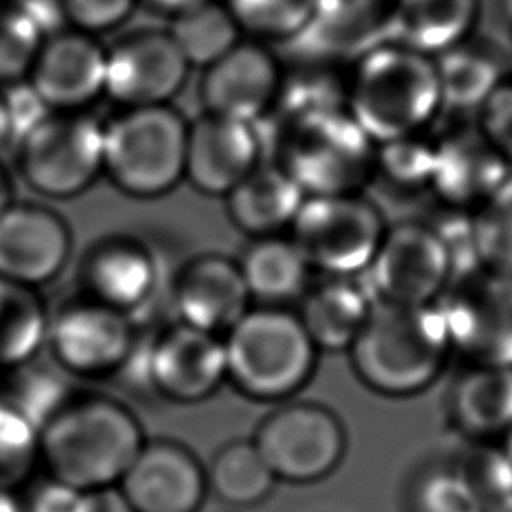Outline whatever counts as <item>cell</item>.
<instances>
[{
	"label": "cell",
	"mask_w": 512,
	"mask_h": 512,
	"mask_svg": "<svg viewBox=\"0 0 512 512\" xmlns=\"http://www.w3.org/2000/svg\"><path fill=\"white\" fill-rule=\"evenodd\" d=\"M186 136L172 104L122 108L104 124V176L126 196L160 198L184 180Z\"/></svg>",
	"instance_id": "cell-6"
},
{
	"label": "cell",
	"mask_w": 512,
	"mask_h": 512,
	"mask_svg": "<svg viewBox=\"0 0 512 512\" xmlns=\"http://www.w3.org/2000/svg\"><path fill=\"white\" fill-rule=\"evenodd\" d=\"M132 366L160 398L176 404L208 400L226 382L222 336L174 322L144 338L138 332Z\"/></svg>",
	"instance_id": "cell-12"
},
{
	"label": "cell",
	"mask_w": 512,
	"mask_h": 512,
	"mask_svg": "<svg viewBox=\"0 0 512 512\" xmlns=\"http://www.w3.org/2000/svg\"><path fill=\"white\" fill-rule=\"evenodd\" d=\"M244 38L292 42L312 22L316 0H222Z\"/></svg>",
	"instance_id": "cell-33"
},
{
	"label": "cell",
	"mask_w": 512,
	"mask_h": 512,
	"mask_svg": "<svg viewBox=\"0 0 512 512\" xmlns=\"http://www.w3.org/2000/svg\"><path fill=\"white\" fill-rule=\"evenodd\" d=\"M410 512H486V506L452 462L432 466L414 480Z\"/></svg>",
	"instance_id": "cell-39"
},
{
	"label": "cell",
	"mask_w": 512,
	"mask_h": 512,
	"mask_svg": "<svg viewBox=\"0 0 512 512\" xmlns=\"http://www.w3.org/2000/svg\"><path fill=\"white\" fill-rule=\"evenodd\" d=\"M512 172L476 122L460 120L436 132L428 192L440 206L474 212Z\"/></svg>",
	"instance_id": "cell-17"
},
{
	"label": "cell",
	"mask_w": 512,
	"mask_h": 512,
	"mask_svg": "<svg viewBox=\"0 0 512 512\" xmlns=\"http://www.w3.org/2000/svg\"><path fill=\"white\" fill-rule=\"evenodd\" d=\"M70 252L72 232L56 210L14 202L0 216V276L38 290L64 270Z\"/></svg>",
	"instance_id": "cell-19"
},
{
	"label": "cell",
	"mask_w": 512,
	"mask_h": 512,
	"mask_svg": "<svg viewBox=\"0 0 512 512\" xmlns=\"http://www.w3.org/2000/svg\"><path fill=\"white\" fill-rule=\"evenodd\" d=\"M0 512H26L24 500L14 490H0Z\"/></svg>",
	"instance_id": "cell-47"
},
{
	"label": "cell",
	"mask_w": 512,
	"mask_h": 512,
	"mask_svg": "<svg viewBox=\"0 0 512 512\" xmlns=\"http://www.w3.org/2000/svg\"><path fill=\"white\" fill-rule=\"evenodd\" d=\"M510 36H512V16H510Z\"/></svg>",
	"instance_id": "cell-51"
},
{
	"label": "cell",
	"mask_w": 512,
	"mask_h": 512,
	"mask_svg": "<svg viewBox=\"0 0 512 512\" xmlns=\"http://www.w3.org/2000/svg\"><path fill=\"white\" fill-rule=\"evenodd\" d=\"M16 146L22 180L44 198H76L104 174V124L86 110H52Z\"/></svg>",
	"instance_id": "cell-7"
},
{
	"label": "cell",
	"mask_w": 512,
	"mask_h": 512,
	"mask_svg": "<svg viewBox=\"0 0 512 512\" xmlns=\"http://www.w3.org/2000/svg\"><path fill=\"white\" fill-rule=\"evenodd\" d=\"M222 342L226 382L256 402H284L302 390L320 352L284 306H250Z\"/></svg>",
	"instance_id": "cell-5"
},
{
	"label": "cell",
	"mask_w": 512,
	"mask_h": 512,
	"mask_svg": "<svg viewBox=\"0 0 512 512\" xmlns=\"http://www.w3.org/2000/svg\"><path fill=\"white\" fill-rule=\"evenodd\" d=\"M142 0H60L68 28L100 36L122 26Z\"/></svg>",
	"instance_id": "cell-40"
},
{
	"label": "cell",
	"mask_w": 512,
	"mask_h": 512,
	"mask_svg": "<svg viewBox=\"0 0 512 512\" xmlns=\"http://www.w3.org/2000/svg\"><path fill=\"white\" fill-rule=\"evenodd\" d=\"M190 70L168 30H134L106 46L104 94L122 108L170 104Z\"/></svg>",
	"instance_id": "cell-14"
},
{
	"label": "cell",
	"mask_w": 512,
	"mask_h": 512,
	"mask_svg": "<svg viewBox=\"0 0 512 512\" xmlns=\"http://www.w3.org/2000/svg\"><path fill=\"white\" fill-rule=\"evenodd\" d=\"M16 202L14 196V184L10 178V172L4 168V164H0V216Z\"/></svg>",
	"instance_id": "cell-46"
},
{
	"label": "cell",
	"mask_w": 512,
	"mask_h": 512,
	"mask_svg": "<svg viewBox=\"0 0 512 512\" xmlns=\"http://www.w3.org/2000/svg\"><path fill=\"white\" fill-rule=\"evenodd\" d=\"M346 352L366 388L388 398H408L438 380L452 346L438 304L374 300Z\"/></svg>",
	"instance_id": "cell-2"
},
{
	"label": "cell",
	"mask_w": 512,
	"mask_h": 512,
	"mask_svg": "<svg viewBox=\"0 0 512 512\" xmlns=\"http://www.w3.org/2000/svg\"><path fill=\"white\" fill-rule=\"evenodd\" d=\"M274 158L306 196L364 192L374 182L376 144L346 108L280 114Z\"/></svg>",
	"instance_id": "cell-4"
},
{
	"label": "cell",
	"mask_w": 512,
	"mask_h": 512,
	"mask_svg": "<svg viewBox=\"0 0 512 512\" xmlns=\"http://www.w3.org/2000/svg\"><path fill=\"white\" fill-rule=\"evenodd\" d=\"M146 436L134 412L110 396H70L38 430L46 476L74 490L114 486Z\"/></svg>",
	"instance_id": "cell-1"
},
{
	"label": "cell",
	"mask_w": 512,
	"mask_h": 512,
	"mask_svg": "<svg viewBox=\"0 0 512 512\" xmlns=\"http://www.w3.org/2000/svg\"><path fill=\"white\" fill-rule=\"evenodd\" d=\"M44 34L12 2L0 0V88L26 80Z\"/></svg>",
	"instance_id": "cell-38"
},
{
	"label": "cell",
	"mask_w": 512,
	"mask_h": 512,
	"mask_svg": "<svg viewBox=\"0 0 512 512\" xmlns=\"http://www.w3.org/2000/svg\"><path fill=\"white\" fill-rule=\"evenodd\" d=\"M26 80L50 110H84L104 94L106 46L66 26L42 40Z\"/></svg>",
	"instance_id": "cell-20"
},
{
	"label": "cell",
	"mask_w": 512,
	"mask_h": 512,
	"mask_svg": "<svg viewBox=\"0 0 512 512\" xmlns=\"http://www.w3.org/2000/svg\"><path fill=\"white\" fill-rule=\"evenodd\" d=\"M452 352L466 362L512 368V274L476 264L438 298Z\"/></svg>",
	"instance_id": "cell-9"
},
{
	"label": "cell",
	"mask_w": 512,
	"mask_h": 512,
	"mask_svg": "<svg viewBox=\"0 0 512 512\" xmlns=\"http://www.w3.org/2000/svg\"><path fill=\"white\" fill-rule=\"evenodd\" d=\"M454 466L486 506V512L512 496V462L500 444L470 440Z\"/></svg>",
	"instance_id": "cell-37"
},
{
	"label": "cell",
	"mask_w": 512,
	"mask_h": 512,
	"mask_svg": "<svg viewBox=\"0 0 512 512\" xmlns=\"http://www.w3.org/2000/svg\"><path fill=\"white\" fill-rule=\"evenodd\" d=\"M498 444H500V448L504 450V454L510 458V462H512V424L508 426V430L498 438Z\"/></svg>",
	"instance_id": "cell-49"
},
{
	"label": "cell",
	"mask_w": 512,
	"mask_h": 512,
	"mask_svg": "<svg viewBox=\"0 0 512 512\" xmlns=\"http://www.w3.org/2000/svg\"><path fill=\"white\" fill-rule=\"evenodd\" d=\"M252 442L276 480L308 484L336 470L346 452V430L320 402L284 400L260 420Z\"/></svg>",
	"instance_id": "cell-10"
},
{
	"label": "cell",
	"mask_w": 512,
	"mask_h": 512,
	"mask_svg": "<svg viewBox=\"0 0 512 512\" xmlns=\"http://www.w3.org/2000/svg\"><path fill=\"white\" fill-rule=\"evenodd\" d=\"M80 490H74L54 478L46 476V482L36 486L24 500L26 512H76L80 502Z\"/></svg>",
	"instance_id": "cell-43"
},
{
	"label": "cell",
	"mask_w": 512,
	"mask_h": 512,
	"mask_svg": "<svg viewBox=\"0 0 512 512\" xmlns=\"http://www.w3.org/2000/svg\"><path fill=\"white\" fill-rule=\"evenodd\" d=\"M62 370L38 364V358L0 372V398L24 414L38 430L70 398Z\"/></svg>",
	"instance_id": "cell-32"
},
{
	"label": "cell",
	"mask_w": 512,
	"mask_h": 512,
	"mask_svg": "<svg viewBox=\"0 0 512 512\" xmlns=\"http://www.w3.org/2000/svg\"><path fill=\"white\" fill-rule=\"evenodd\" d=\"M304 196L282 166L262 160L224 196V206L240 232L260 238L288 230Z\"/></svg>",
	"instance_id": "cell-25"
},
{
	"label": "cell",
	"mask_w": 512,
	"mask_h": 512,
	"mask_svg": "<svg viewBox=\"0 0 512 512\" xmlns=\"http://www.w3.org/2000/svg\"><path fill=\"white\" fill-rule=\"evenodd\" d=\"M374 298L360 276L322 274L300 296L298 318L318 350L342 352L360 334Z\"/></svg>",
	"instance_id": "cell-23"
},
{
	"label": "cell",
	"mask_w": 512,
	"mask_h": 512,
	"mask_svg": "<svg viewBox=\"0 0 512 512\" xmlns=\"http://www.w3.org/2000/svg\"><path fill=\"white\" fill-rule=\"evenodd\" d=\"M434 66L442 112H476L496 84L512 70L504 48L474 34L434 56Z\"/></svg>",
	"instance_id": "cell-27"
},
{
	"label": "cell",
	"mask_w": 512,
	"mask_h": 512,
	"mask_svg": "<svg viewBox=\"0 0 512 512\" xmlns=\"http://www.w3.org/2000/svg\"><path fill=\"white\" fill-rule=\"evenodd\" d=\"M446 410L468 440H498L512 424V368L466 362L448 386Z\"/></svg>",
	"instance_id": "cell-24"
},
{
	"label": "cell",
	"mask_w": 512,
	"mask_h": 512,
	"mask_svg": "<svg viewBox=\"0 0 512 512\" xmlns=\"http://www.w3.org/2000/svg\"><path fill=\"white\" fill-rule=\"evenodd\" d=\"M488 512H512V496L508 498V500H504V502H500L498 506H494V508H490Z\"/></svg>",
	"instance_id": "cell-50"
},
{
	"label": "cell",
	"mask_w": 512,
	"mask_h": 512,
	"mask_svg": "<svg viewBox=\"0 0 512 512\" xmlns=\"http://www.w3.org/2000/svg\"><path fill=\"white\" fill-rule=\"evenodd\" d=\"M76 512H134L118 484L86 490L80 494Z\"/></svg>",
	"instance_id": "cell-44"
},
{
	"label": "cell",
	"mask_w": 512,
	"mask_h": 512,
	"mask_svg": "<svg viewBox=\"0 0 512 512\" xmlns=\"http://www.w3.org/2000/svg\"><path fill=\"white\" fill-rule=\"evenodd\" d=\"M476 124L512 166V70L496 84L474 112Z\"/></svg>",
	"instance_id": "cell-41"
},
{
	"label": "cell",
	"mask_w": 512,
	"mask_h": 512,
	"mask_svg": "<svg viewBox=\"0 0 512 512\" xmlns=\"http://www.w3.org/2000/svg\"><path fill=\"white\" fill-rule=\"evenodd\" d=\"M156 286V256L132 236L102 238L88 248L80 262V294L124 312L132 320L154 298Z\"/></svg>",
	"instance_id": "cell-22"
},
{
	"label": "cell",
	"mask_w": 512,
	"mask_h": 512,
	"mask_svg": "<svg viewBox=\"0 0 512 512\" xmlns=\"http://www.w3.org/2000/svg\"><path fill=\"white\" fill-rule=\"evenodd\" d=\"M478 262L512 274V172L472 212Z\"/></svg>",
	"instance_id": "cell-35"
},
{
	"label": "cell",
	"mask_w": 512,
	"mask_h": 512,
	"mask_svg": "<svg viewBox=\"0 0 512 512\" xmlns=\"http://www.w3.org/2000/svg\"><path fill=\"white\" fill-rule=\"evenodd\" d=\"M386 220L364 192L304 196L288 236L312 270L334 276H362L382 236Z\"/></svg>",
	"instance_id": "cell-8"
},
{
	"label": "cell",
	"mask_w": 512,
	"mask_h": 512,
	"mask_svg": "<svg viewBox=\"0 0 512 512\" xmlns=\"http://www.w3.org/2000/svg\"><path fill=\"white\" fill-rule=\"evenodd\" d=\"M480 18V0H390L388 40L426 56L470 38Z\"/></svg>",
	"instance_id": "cell-26"
},
{
	"label": "cell",
	"mask_w": 512,
	"mask_h": 512,
	"mask_svg": "<svg viewBox=\"0 0 512 512\" xmlns=\"http://www.w3.org/2000/svg\"><path fill=\"white\" fill-rule=\"evenodd\" d=\"M346 112L374 144L432 128L442 114L434 58L382 40L350 62Z\"/></svg>",
	"instance_id": "cell-3"
},
{
	"label": "cell",
	"mask_w": 512,
	"mask_h": 512,
	"mask_svg": "<svg viewBox=\"0 0 512 512\" xmlns=\"http://www.w3.org/2000/svg\"><path fill=\"white\" fill-rule=\"evenodd\" d=\"M202 70L204 112L258 124L278 102L284 66L264 42L242 38Z\"/></svg>",
	"instance_id": "cell-15"
},
{
	"label": "cell",
	"mask_w": 512,
	"mask_h": 512,
	"mask_svg": "<svg viewBox=\"0 0 512 512\" xmlns=\"http://www.w3.org/2000/svg\"><path fill=\"white\" fill-rule=\"evenodd\" d=\"M4 110L8 118L10 140H22L34 126H38L52 110L28 80H18L0 88Z\"/></svg>",
	"instance_id": "cell-42"
},
{
	"label": "cell",
	"mask_w": 512,
	"mask_h": 512,
	"mask_svg": "<svg viewBox=\"0 0 512 512\" xmlns=\"http://www.w3.org/2000/svg\"><path fill=\"white\" fill-rule=\"evenodd\" d=\"M170 302L178 322L224 336L252 306L238 262L224 254H200L174 276Z\"/></svg>",
	"instance_id": "cell-21"
},
{
	"label": "cell",
	"mask_w": 512,
	"mask_h": 512,
	"mask_svg": "<svg viewBox=\"0 0 512 512\" xmlns=\"http://www.w3.org/2000/svg\"><path fill=\"white\" fill-rule=\"evenodd\" d=\"M138 338L136 322L88 296L64 302L48 320L46 348L68 376H116L130 358Z\"/></svg>",
	"instance_id": "cell-13"
},
{
	"label": "cell",
	"mask_w": 512,
	"mask_h": 512,
	"mask_svg": "<svg viewBox=\"0 0 512 512\" xmlns=\"http://www.w3.org/2000/svg\"><path fill=\"white\" fill-rule=\"evenodd\" d=\"M170 18L166 30L192 68L210 66L244 38L222 0H208Z\"/></svg>",
	"instance_id": "cell-31"
},
{
	"label": "cell",
	"mask_w": 512,
	"mask_h": 512,
	"mask_svg": "<svg viewBox=\"0 0 512 512\" xmlns=\"http://www.w3.org/2000/svg\"><path fill=\"white\" fill-rule=\"evenodd\" d=\"M236 262L250 298L262 306H284L300 300L314 272L288 234L250 238Z\"/></svg>",
	"instance_id": "cell-28"
},
{
	"label": "cell",
	"mask_w": 512,
	"mask_h": 512,
	"mask_svg": "<svg viewBox=\"0 0 512 512\" xmlns=\"http://www.w3.org/2000/svg\"><path fill=\"white\" fill-rule=\"evenodd\" d=\"M206 484L220 502L248 508L270 496L276 478L252 438H234L214 452L206 466Z\"/></svg>",
	"instance_id": "cell-30"
},
{
	"label": "cell",
	"mask_w": 512,
	"mask_h": 512,
	"mask_svg": "<svg viewBox=\"0 0 512 512\" xmlns=\"http://www.w3.org/2000/svg\"><path fill=\"white\" fill-rule=\"evenodd\" d=\"M450 252L428 220L388 224L364 270L374 300L436 304L452 280Z\"/></svg>",
	"instance_id": "cell-11"
},
{
	"label": "cell",
	"mask_w": 512,
	"mask_h": 512,
	"mask_svg": "<svg viewBox=\"0 0 512 512\" xmlns=\"http://www.w3.org/2000/svg\"><path fill=\"white\" fill-rule=\"evenodd\" d=\"M38 464V428L0 398V490L18 492Z\"/></svg>",
	"instance_id": "cell-36"
},
{
	"label": "cell",
	"mask_w": 512,
	"mask_h": 512,
	"mask_svg": "<svg viewBox=\"0 0 512 512\" xmlns=\"http://www.w3.org/2000/svg\"><path fill=\"white\" fill-rule=\"evenodd\" d=\"M144 2H148L154 10H160V12H166V14L174 16V14H180L188 8L204 4L208 0H144Z\"/></svg>",
	"instance_id": "cell-45"
},
{
	"label": "cell",
	"mask_w": 512,
	"mask_h": 512,
	"mask_svg": "<svg viewBox=\"0 0 512 512\" xmlns=\"http://www.w3.org/2000/svg\"><path fill=\"white\" fill-rule=\"evenodd\" d=\"M118 488L134 512H198L208 494L206 466L174 438H146Z\"/></svg>",
	"instance_id": "cell-16"
},
{
	"label": "cell",
	"mask_w": 512,
	"mask_h": 512,
	"mask_svg": "<svg viewBox=\"0 0 512 512\" xmlns=\"http://www.w3.org/2000/svg\"><path fill=\"white\" fill-rule=\"evenodd\" d=\"M256 124L210 112L188 120L184 180L206 196L224 198L262 162Z\"/></svg>",
	"instance_id": "cell-18"
},
{
	"label": "cell",
	"mask_w": 512,
	"mask_h": 512,
	"mask_svg": "<svg viewBox=\"0 0 512 512\" xmlns=\"http://www.w3.org/2000/svg\"><path fill=\"white\" fill-rule=\"evenodd\" d=\"M50 314L36 288L0 276V372L38 358Z\"/></svg>",
	"instance_id": "cell-29"
},
{
	"label": "cell",
	"mask_w": 512,
	"mask_h": 512,
	"mask_svg": "<svg viewBox=\"0 0 512 512\" xmlns=\"http://www.w3.org/2000/svg\"><path fill=\"white\" fill-rule=\"evenodd\" d=\"M436 132L432 128L376 144L374 180L402 188L428 190L434 168Z\"/></svg>",
	"instance_id": "cell-34"
},
{
	"label": "cell",
	"mask_w": 512,
	"mask_h": 512,
	"mask_svg": "<svg viewBox=\"0 0 512 512\" xmlns=\"http://www.w3.org/2000/svg\"><path fill=\"white\" fill-rule=\"evenodd\" d=\"M10 140V130H8V118H6V110H4V100H2V92H0V148Z\"/></svg>",
	"instance_id": "cell-48"
}]
</instances>
